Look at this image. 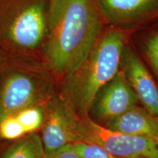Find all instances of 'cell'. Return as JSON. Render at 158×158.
Masks as SVG:
<instances>
[{"label":"cell","mask_w":158,"mask_h":158,"mask_svg":"<svg viewBox=\"0 0 158 158\" xmlns=\"http://www.w3.org/2000/svg\"><path fill=\"white\" fill-rule=\"evenodd\" d=\"M51 0H0V49L12 54L42 47Z\"/></svg>","instance_id":"obj_3"},{"label":"cell","mask_w":158,"mask_h":158,"mask_svg":"<svg viewBox=\"0 0 158 158\" xmlns=\"http://www.w3.org/2000/svg\"><path fill=\"white\" fill-rule=\"evenodd\" d=\"M1 56H0V73H1V69H2V62H1Z\"/></svg>","instance_id":"obj_15"},{"label":"cell","mask_w":158,"mask_h":158,"mask_svg":"<svg viewBox=\"0 0 158 158\" xmlns=\"http://www.w3.org/2000/svg\"><path fill=\"white\" fill-rule=\"evenodd\" d=\"M45 151L42 138L31 133L19 138L0 154V158H44Z\"/></svg>","instance_id":"obj_12"},{"label":"cell","mask_w":158,"mask_h":158,"mask_svg":"<svg viewBox=\"0 0 158 158\" xmlns=\"http://www.w3.org/2000/svg\"><path fill=\"white\" fill-rule=\"evenodd\" d=\"M124 46L123 31L110 27L100 35L84 63L66 76L62 97L81 117L88 116L97 94L119 70Z\"/></svg>","instance_id":"obj_2"},{"label":"cell","mask_w":158,"mask_h":158,"mask_svg":"<svg viewBox=\"0 0 158 158\" xmlns=\"http://www.w3.org/2000/svg\"><path fill=\"white\" fill-rule=\"evenodd\" d=\"M138 101L120 68L114 78L100 89L90 110L96 119L108 122L135 106Z\"/></svg>","instance_id":"obj_7"},{"label":"cell","mask_w":158,"mask_h":158,"mask_svg":"<svg viewBox=\"0 0 158 158\" xmlns=\"http://www.w3.org/2000/svg\"><path fill=\"white\" fill-rule=\"evenodd\" d=\"M50 90V84L38 75L23 70L10 71L0 88V119L43 103Z\"/></svg>","instance_id":"obj_4"},{"label":"cell","mask_w":158,"mask_h":158,"mask_svg":"<svg viewBox=\"0 0 158 158\" xmlns=\"http://www.w3.org/2000/svg\"><path fill=\"white\" fill-rule=\"evenodd\" d=\"M46 114V105L40 103L1 118L0 139H19L34 133L43 127Z\"/></svg>","instance_id":"obj_10"},{"label":"cell","mask_w":158,"mask_h":158,"mask_svg":"<svg viewBox=\"0 0 158 158\" xmlns=\"http://www.w3.org/2000/svg\"><path fill=\"white\" fill-rule=\"evenodd\" d=\"M44 158H81L75 151L72 143L67 144L51 152L45 153Z\"/></svg>","instance_id":"obj_14"},{"label":"cell","mask_w":158,"mask_h":158,"mask_svg":"<svg viewBox=\"0 0 158 158\" xmlns=\"http://www.w3.org/2000/svg\"><path fill=\"white\" fill-rule=\"evenodd\" d=\"M155 141H156V142H157V146H158V137H157V138H156Z\"/></svg>","instance_id":"obj_16"},{"label":"cell","mask_w":158,"mask_h":158,"mask_svg":"<svg viewBox=\"0 0 158 158\" xmlns=\"http://www.w3.org/2000/svg\"><path fill=\"white\" fill-rule=\"evenodd\" d=\"M108 129L130 135L158 137V118L144 108L135 106L106 122Z\"/></svg>","instance_id":"obj_11"},{"label":"cell","mask_w":158,"mask_h":158,"mask_svg":"<svg viewBox=\"0 0 158 158\" xmlns=\"http://www.w3.org/2000/svg\"><path fill=\"white\" fill-rule=\"evenodd\" d=\"M144 52L152 68L158 76V29L152 33L144 43Z\"/></svg>","instance_id":"obj_13"},{"label":"cell","mask_w":158,"mask_h":158,"mask_svg":"<svg viewBox=\"0 0 158 158\" xmlns=\"http://www.w3.org/2000/svg\"><path fill=\"white\" fill-rule=\"evenodd\" d=\"M103 23L98 0H51L42 49L48 68L65 76L76 70L100 37Z\"/></svg>","instance_id":"obj_1"},{"label":"cell","mask_w":158,"mask_h":158,"mask_svg":"<svg viewBox=\"0 0 158 158\" xmlns=\"http://www.w3.org/2000/svg\"><path fill=\"white\" fill-rule=\"evenodd\" d=\"M46 118L41 136L45 153L67 144L83 141V118L63 97L53 98L46 104Z\"/></svg>","instance_id":"obj_6"},{"label":"cell","mask_w":158,"mask_h":158,"mask_svg":"<svg viewBox=\"0 0 158 158\" xmlns=\"http://www.w3.org/2000/svg\"><path fill=\"white\" fill-rule=\"evenodd\" d=\"M120 68L143 108L158 118V87L136 51L130 45L124 46Z\"/></svg>","instance_id":"obj_9"},{"label":"cell","mask_w":158,"mask_h":158,"mask_svg":"<svg viewBox=\"0 0 158 158\" xmlns=\"http://www.w3.org/2000/svg\"><path fill=\"white\" fill-rule=\"evenodd\" d=\"M83 141L101 146L122 158H158V146L154 138L114 131L97 123L88 116L82 117Z\"/></svg>","instance_id":"obj_5"},{"label":"cell","mask_w":158,"mask_h":158,"mask_svg":"<svg viewBox=\"0 0 158 158\" xmlns=\"http://www.w3.org/2000/svg\"><path fill=\"white\" fill-rule=\"evenodd\" d=\"M103 22L121 29L158 19V0H98Z\"/></svg>","instance_id":"obj_8"}]
</instances>
